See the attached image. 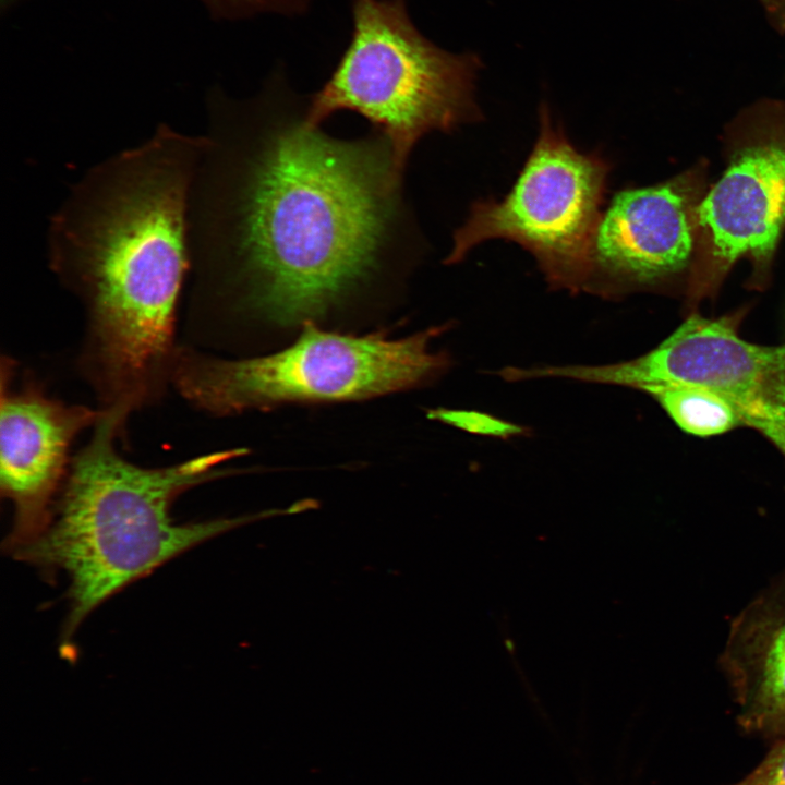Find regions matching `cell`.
I'll use <instances>...</instances> for the list:
<instances>
[{
	"label": "cell",
	"instance_id": "obj_1",
	"mask_svg": "<svg viewBox=\"0 0 785 785\" xmlns=\"http://www.w3.org/2000/svg\"><path fill=\"white\" fill-rule=\"evenodd\" d=\"M278 63L252 96L212 87L189 209L196 298L288 327L398 291L427 253L389 141L307 119Z\"/></svg>",
	"mask_w": 785,
	"mask_h": 785
},
{
	"label": "cell",
	"instance_id": "obj_2",
	"mask_svg": "<svg viewBox=\"0 0 785 785\" xmlns=\"http://www.w3.org/2000/svg\"><path fill=\"white\" fill-rule=\"evenodd\" d=\"M203 144L160 123L90 167L49 219L48 264L85 309L82 367L105 410L129 415L171 381Z\"/></svg>",
	"mask_w": 785,
	"mask_h": 785
},
{
	"label": "cell",
	"instance_id": "obj_3",
	"mask_svg": "<svg viewBox=\"0 0 785 785\" xmlns=\"http://www.w3.org/2000/svg\"><path fill=\"white\" fill-rule=\"evenodd\" d=\"M76 455L45 529L12 555L69 579L63 640L105 600L181 553L222 532L279 514L176 523L170 508L186 490L220 475L217 467L243 448L197 456L161 468L128 461L117 448L128 416L101 410Z\"/></svg>",
	"mask_w": 785,
	"mask_h": 785
},
{
	"label": "cell",
	"instance_id": "obj_4",
	"mask_svg": "<svg viewBox=\"0 0 785 785\" xmlns=\"http://www.w3.org/2000/svg\"><path fill=\"white\" fill-rule=\"evenodd\" d=\"M350 9L349 41L323 86L309 95L307 119L323 125L338 111L361 114L389 141L404 172L424 135L481 119V60L428 39L407 0H351Z\"/></svg>",
	"mask_w": 785,
	"mask_h": 785
},
{
	"label": "cell",
	"instance_id": "obj_5",
	"mask_svg": "<svg viewBox=\"0 0 785 785\" xmlns=\"http://www.w3.org/2000/svg\"><path fill=\"white\" fill-rule=\"evenodd\" d=\"M445 326L401 339L340 335L306 323L297 341L273 354L225 360L178 349L171 381L197 408L216 415L288 402L360 400L419 387L449 365L430 350Z\"/></svg>",
	"mask_w": 785,
	"mask_h": 785
},
{
	"label": "cell",
	"instance_id": "obj_6",
	"mask_svg": "<svg viewBox=\"0 0 785 785\" xmlns=\"http://www.w3.org/2000/svg\"><path fill=\"white\" fill-rule=\"evenodd\" d=\"M538 138L510 191L479 200L452 234L445 264H456L492 239L519 244L551 288L584 291L590 251L607 190L609 162L579 152L544 104Z\"/></svg>",
	"mask_w": 785,
	"mask_h": 785
},
{
	"label": "cell",
	"instance_id": "obj_7",
	"mask_svg": "<svg viewBox=\"0 0 785 785\" xmlns=\"http://www.w3.org/2000/svg\"><path fill=\"white\" fill-rule=\"evenodd\" d=\"M745 310L716 317L691 312L662 342L632 360L568 365L564 378L641 389L690 384L716 392L742 427L762 435L785 457V342L760 345L740 335Z\"/></svg>",
	"mask_w": 785,
	"mask_h": 785
},
{
	"label": "cell",
	"instance_id": "obj_8",
	"mask_svg": "<svg viewBox=\"0 0 785 785\" xmlns=\"http://www.w3.org/2000/svg\"><path fill=\"white\" fill-rule=\"evenodd\" d=\"M11 366L3 358L0 488L14 507L13 529L4 542L12 554L48 524L67 480L70 447L102 411L52 399L33 383L15 388Z\"/></svg>",
	"mask_w": 785,
	"mask_h": 785
},
{
	"label": "cell",
	"instance_id": "obj_9",
	"mask_svg": "<svg viewBox=\"0 0 785 785\" xmlns=\"http://www.w3.org/2000/svg\"><path fill=\"white\" fill-rule=\"evenodd\" d=\"M691 249L689 197L680 181L621 189L602 210L584 291L619 298L655 288L683 271Z\"/></svg>",
	"mask_w": 785,
	"mask_h": 785
},
{
	"label": "cell",
	"instance_id": "obj_10",
	"mask_svg": "<svg viewBox=\"0 0 785 785\" xmlns=\"http://www.w3.org/2000/svg\"><path fill=\"white\" fill-rule=\"evenodd\" d=\"M698 216L715 258L705 297L738 258L765 266L785 225V143L740 152L700 204Z\"/></svg>",
	"mask_w": 785,
	"mask_h": 785
},
{
	"label": "cell",
	"instance_id": "obj_11",
	"mask_svg": "<svg viewBox=\"0 0 785 785\" xmlns=\"http://www.w3.org/2000/svg\"><path fill=\"white\" fill-rule=\"evenodd\" d=\"M748 734L785 738V569L732 619L718 659Z\"/></svg>",
	"mask_w": 785,
	"mask_h": 785
},
{
	"label": "cell",
	"instance_id": "obj_12",
	"mask_svg": "<svg viewBox=\"0 0 785 785\" xmlns=\"http://www.w3.org/2000/svg\"><path fill=\"white\" fill-rule=\"evenodd\" d=\"M651 396L685 433L713 437L742 427L741 420L723 397L690 384H659L640 389Z\"/></svg>",
	"mask_w": 785,
	"mask_h": 785
},
{
	"label": "cell",
	"instance_id": "obj_13",
	"mask_svg": "<svg viewBox=\"0 0 785 785\" xmlns=\"http://www.w3.org/2000/svg\"><path fill=\"white\" fill-rule=\"evenodd\" d=\"M212 17L239 21L261 14H276L286 17L304 15L314 0H201Z\"/></svg>",
	"mask_w": 785,
	"mask_h": 785
},
{
	"label": "cell",
	"instance_id": "obj_14",
	"mask_svg": "<svg viewBox=\"0 0 785 785\" xmlns=\"http://www.w3.org/2000/svg\"><path fill=\"white\" fill-rule=\"evenodd\" d=\"M427 418L461 428L469 433L508 438L524 433L520 425L503 421L493 415L474 410L433 409Z\"/></svg>",
	"mask_w": 785,
	"mask_h": 785
},
{
	"label": "cell",
	"instance_id": "obj_15",
	"mask_svg": "<svg viewBox=\"0 0 785 785\" xmlns=\"http://www.w3.org/2000/svg\"><path fill=\"white\" fill-rule=\"evenodd\" d=\"M734 785H785V738L776 740L759 765Z\"/></svg>",
	"mask_w": 785,
	"mask_h": 785
},
{
	"label": "cell",
	"instance_id": "obj_16",
	"mask_svg": "<svg viewBox=\"0 0 785 785\" xmlns=\"http://www.w3.org/2000/svg\"><path fill=\"white\" fill-rule=\"evenodd\" d=\"M765 15L775 31L785 33V0H759Z\"/></svg>",
	"mask_w": 785,
	"mask_h": 785
}]
</instances>
